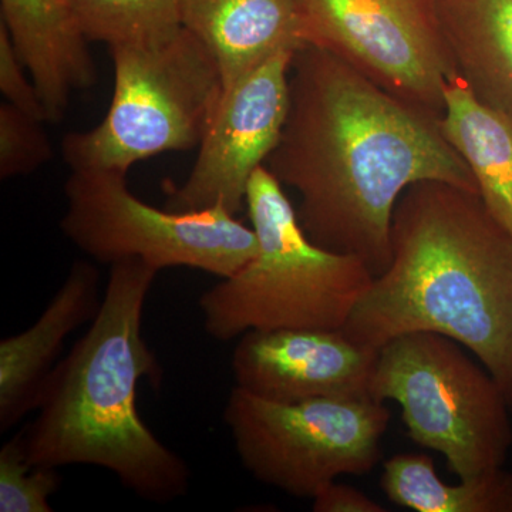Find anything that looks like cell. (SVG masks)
<instances>
[{
    "label": "cell",
    "instance_id": "9a60e30c",
    "mask_svg": "<svg viewBox=\"0 0 512 512\" xmlns=\"http://www.w3.org/2000/svg\"><path fill=\"white\" fill-rule=\"evenodd\" d=\"M457 77L512 119V0H434Z\"/></svg>",
    "mask_w": 512,
    "mask_h": 512
},
{
    "label": "cell",
    "instance_id": "7a4b0ae2",
    "mask_svg": "<svg viewBox=\"0 0 512 512\" xmlns=\"http://www.w3.org/2000/svg\"><path fill=\"white\" fill-rule=\"evenodd\" d=\"M342 330L377 350L413 332L456 340L493 375L512 410V235L478 192L413 184L394 207L390 264Z\"/></svg>",
    "mask_w": 512,
    "mask_h": 512
},
{
    "label": "cell",
    "instance_id": "3957f363",
    "mask_svg": "<svg viewBox=\"0 0 512 512\" xmlns=\"http://www.w3.org/2000/svg\"><path fill=\"white\" fill-rule=\"evenodd\" d=\"M158 271L140 259L110 265L92 326L47 377L36 419L20 431L33 466H94L151 503L187 494L191 471L148 429L137 384L163 377L143 336L144 305Z\"/></svg>",
    "mask_w": 512,
    "mask_h": 512
},
{
    "label": "cell",
    "instance_id": "ac0fdd59",
    "mask_svg": "<svg viewBox=\"0 0 512 512\" xmlns=\"http://www.w3.org/2000/svg\"><path fill=\"white\" fill-rule=\"evenodd\" d=\"M70 5L84 39L109 49L161 45L184 29V0H70Z\"/></svg>",
    "mask_w": 512,
    "mask_h": 512
},
{
    "label": "cell",
    "instance_id": "8fae6325",
    "mask_svg": "<svg viewBox=\"0 0 512 512\" xmlns=\"http://www.w3.org/2000/svg\"><path fill=\"white\" fill-rule=\"evenodd\" d=\"M238 339L232 353L235 387L259 399H372L379 350L360 345L342 329L249 330Z\"/></svg>",
    "mask_w": 512,
    "mask_h": 512
},
{
    "label": "cell",
    "instance_id": "ffe728a7",
    "mask_svg": "<svg viewBox=\"0 0 512 512\" xmlns=\"http://www.w3.org/2000/svg\"><path fill=\"white\" fill-rule=\"evenodd\" d=\"M45 121L3 101L0 104V178L25 177L49 163L53 147Z\"/></svg>",
    "mask_w": 512,
    "mask_h": 512
},
{
    "label": "cell",
    "instance_id": "5bb4252c",
    "mask_svg": "<svg viewBox=\"0 0 512 512\" xmlns=\"http://www.w3.org/2000/svg\"><path fill=\"white\" fill-rule=\"evenodd\" d=\"M183 23L214 56L224 92L276 53L308 45L299 0H184Z\"/></svg>",
    "mask_w": 512,
    "mask_h": 512
},
{
    "label": "cell",
    "instance_id": "d6986e66",
    "mask_svg": "<svg viewBox=\"0 0 512 512\" xmlns=\"http://www.w3.org/2000/svg\"><path fill=\"white\" fill-rule=\"evenodd\" d=\"M59 485L56 468L30 463L22 433L0 450V511L52 512L49 498Z\"/></svg>",
    "mask_w": 512,
    "mask_h": 512
},
{
    "label": "cell",
    "instance_id": "9c48e42d",
    "mask_svg": "<svg viewBox=\"0 0 512 512\" xmlns=\"http://www.w3.org/2000/svg\"><path fill=\"white\" fill-rule=\"evenodd\" d=\"M308 45L441 119L458 80L434 0H299Z\"/></svg>",
    "mask_w": 512,
    "mask_h": 512
},
{
    "label": "cell",
    "instance_id": "7402d4cb",
    "mask_svg": "<svg viewBox=\"0 0 512 512\" xmlns=\"http://www.w3.org/2000/svg\"><path fill=\"white\" fill-rule=\"evenodd\" d=\"M315 512H386V508L352 485L332 481L312 498Z\"/></svg>",
    "mask_w": 512,
    "mask_h": 512
},
{
    "label": "cell",
    "instance_id": "44dd1931",
    "mask_svg": "<svg viewBox=\"0 0 512 512\" xmlns=\"http://www.w3.org/2000/svg\"><path fill=\"white\" fill-rule=\"evenodd\" d=\"M0 93L6 103L46 123V110L36 84L3 23H0Z\"/></svg>",
    "mask_w": 512,
    "mask_h": 512
},
{
    "label": "cell",
    "instance_id": "4fadbf2b",
    "mask_svg": "<svg viewBox=\"0 0 512 512\" xmlns=\"http://www.w3.org/2000/svg\"><path fill=\"white\" fill-rule=\"evenodd\" d=\"M0 23L8 29L42 99L49 123H59L70 97L97 83L90 43L70 0H0Z\"/></svg>",
    "mask_w": 512,
    "mask_h": 512
},
{
    "label": "cell",
    "instance_id": "6da1fadb",
    "mask_svg": "<svg viewBox=\"0 0 512 512\" xmlns=\"http://www.w3.org/2000/svg\"><path fill=\"white\" fill-rule=\"evenodd\" d=\"M265 167L298 194L303 231L319 247L390 264L397 201L440 181L478 192L440 117L387 92L328 49L306 45L289 74V111Z\"/></svg>",
    "mask_w": 512,
    "mask_h": 512
},
{
    "label": "cell",
    "instance_id": "52a82bcc",
    "mask_svg": "<svg viewBox=\"0 0 512 512\" xmlns=\"http://www.w3.org/2000/svg\"><path fill=\"white\" fill-rule=\"evenodd\" d=\"M64 195V237L101 264L140 259L158 272L185 266L222 279L258 251L254 229L234 214L158 210L128 190L119 171L72 170Z\"/></svg>",
    "mask_w": 512,
    "mask_h": 512
},
{
    "label": "cell",
    "instance_id": "2e32d148",
    "mask_svg": "<svg viewBox=\"0 0 512 512\" xmlns=\"http://www.w3.org/2000/svg\"><path fill=\"white\" fill-rule=\"evenodd\" d=\"M440 127L470 168L487 210L512 235L511 117L454 80L446 90Z\"/></svg>",
    "mask_w": 512,
    "mask_h": 512
},
{
    "label": "cell",
    "instance_id": "8992f818",
    "mask_svg": "<svg viewBox=\"0 0 512 512\" xmlns=\"http://www.w3.org/2000/svg\"><path fill=\"white\" fill-rule=\"evenodd\" d=\"M372 399L394 402L414 443L446 458L458 478L504 467L510 403L500 384L456 340L413 332L379 349Z\"/></svg>",
    "mask_w": 512,
    "mask_h": 512
},
{
    "label": "cell",
    "instance_id": "7c38bea8",
    "mask_svg": "<svg viewBox=\"0 0 512 512\" xmlns=\"http://www.w3.org/2000/svg\"><path fill=\"white\" fill-rule=\"evenodd\" d=\"M101 299L99 269L76 261L39 319L0 342V430L36 409L64 340L96 316Z\"/></svg>",
    "mask_w": 512,
    "mask_h": 512
},
{
    "label": "cell",
    "instance_id": "5b68a950",
    "mask_svg": "<svg viewBox=\"0 0 512 512\" xmlns=\"http://www.w3.org/2000/svg\"><path fill=\"white\" fill-rule=\"evenodd\" d=\"M110 50L114 90L104 119L62 141L70 170L127 174L147 158L200 146L224 87L208 47L188 29L156 46Z\"/></svg>",
    "mask_w": 512,
    "mask_h": 512
},
{
    "label": "cell",
    "instance_id": "277c9868",
    "mask_svg": "<svg viewBox=\"0 0 512 512\" xmlns=\"http://www.w3.org/2000/svg\"><path fill=\"white\" fill-rule=\"evenodd\" d=\"M245 208L258 251L202 293L205 332L229 342L249 330L345 328L375 279L370 266L316 245L265 165L249 181Z\"/></svg>",
    "mask_w": 512,
    "mask_h": 512
},
{
    "label": "cell",
    "instance_id": "e0dca14e",
    "mask_svg": "<svg viewBox=\"0 0 512 512\" xmlns=\"http://www.w3.org/2000/svg\"><path fill=\"white\" fill-rule=\"evenodd\" d=\"M380 485L393 504L417 512H512V473L491 468L448 484L424 454H397L384 463Z\"/></svg>",
    "mask_w": 512,
    "mask_h": 512
},
{
    "label": "cell",
    "instance_id": "30bf717a",
    "mask_svg": "<svg viewBox=\"0 0 512 512\" xmlns=\"http://www.w3.org/2000/svg\"><path fill=\"white\" fill-rule=\"evenodd\" d=\"M296 52L282 50L222 94L187 180L168 190L167 210L245 208L249 181L278 146L289 111V74Z\"/></svg>",
    "mask_w": 512,
    "mask_h": 512
},
{
    "label": "cell",
    "instance_id": "ba28073f",
    "mask_svg": "<svg viewBox=\"0 0 512 512\" xmlns=\"http://www.w3.org/2000/svg\"><path fill=\"white\" fill-rule=\"evenodd\" d=\"M389 407L372 399L275 403L234 387L225 404L242 466L256 480L313 498L342 476H365L379 463Z\"/></svg>",
    "mask_w": 512,
    "mask_h": 512
}]
</instances>
